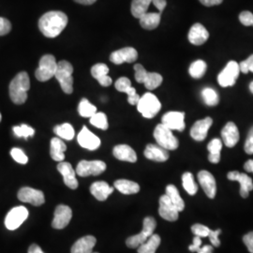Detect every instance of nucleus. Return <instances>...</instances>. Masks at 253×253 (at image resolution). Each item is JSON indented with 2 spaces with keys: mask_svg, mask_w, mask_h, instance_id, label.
I'll return each instance as SVG.
<instances>
[{
  "mask_svg": "<svg viewBox=\"0 0 253 253\" xmlns=\"http://www.w3.org/2000/svg\"><path fill=\"white\" fill-rule=\"evenodd\" d=\"M68 25V16L62 11H49L39 21L41 32L47 38L58 36Z\"/></svg>",
  "mask_w": 253,
  "mask_h": 253,
  "instance_id": "nucleus-1",
  "label": "nucleus"
},
{
  "mask_svg": "<svg viewBox=\"0 0 253 253\" xmlns=\"http://www.w3.org/2000/svg\"><path fill=\"white\" fill-rule=\"evenodd\" d=\"M30 88L29 76L26 72L18 73L9 84V97L15 104H23L27 100Z\"/></svg>",
  "mask_w": 253,
  "mask_h": 253,
  "instance_id": "nucleus-2",
  "label": "nucleus"
},
{
  "mask_svg": "<svg viewBox=\"0 0 253 253\" xmlns=\"http://www.w3.org/2000/svg\"><path fill=\"white\" fill-rule=\"evenodd\" d=\"M73 65L70 62L62 60L57 63V70L54 77L59 82L62 90L66 94H72L73 92Z\"/></svg>",
  "mask_w": 253,
  "mask_h": 253,
  "instance_id": "nucleus-3",
  "label": "nucleus"
},
{
  "mask_svg": "<svg viewBox=\"0 0 253 253\" xmlns=\"http://www.w3.org/2000/svg\"><path fill=\"white\" fill-rule=\"evenodd\" d=\"M137 109L145 118H153L162 109V104L159 99L152 93H145L140 97Z\"/></svg>",
  "mask_w": 253,
  "mask_h": 253,
  "instance_id": "nucleus-4",
  "label": "nucleus"
},
{
  "mask_svg": "<svg viewBox=\"0 0 253 253\" xmlns=\"http://www.w3.org/2000/svg\"><path fill=\"white\" fill-rule=\"evenodd\" d=\"M154 138L156 139L158 145L166 150H175L179 145L178 139L173 135L172 129L163 124H159L156 126L154 130Z\"/></svg>",
  "mask_w": 253,
  "mask_h": 253,
  "instance_id": "nucleus-5",
  "label": "nucleus"
},
{
  "mask_svg": "<svg viewBox=\"0 0 253 253\" xmlns=\"http://www.w3.org/2000/svg\"><path fill=\"white\" fill-rule=\"evenodd\" d=\"M135 80L139 84H144L148 90H154L163 83V76L157 73H147L141 64L134 66Z\"/></svg>",
  "mask_w": 253,
  "mask_h": 253,
  "instance_id": "nucleus-6",
  "label": "nucleus"
},
{
  "mask_svg": "<svg viewBox=\"0 0 253 253\" xmlns=\"http://www.w3.org/2000/svg\"><path fill=\"white\" fill-rule=\"evenodd\" d=\"M57 70V63L54 55L45 54L43 55L39 63L36 70V78L40 82H46L54 77Z\"/></svg>",
  "mask_w": 253,
  "mask_h": 253,
  "instance_id": "nucleus-7",
  "label": "nucleus"
},
{
  "mask_svg": "<svg viewBox=\"0 0 253 253\" xmlns=\"http://www.w3.org/2000/svg\"><path fill=\"white\" fill-rule=\"evenodd\" d=\"M156 226H157V223L154 217H145L144 219V225H143L142 232L138 235L128 237L126 241V246L130 249H136L140 245L145 243V241L153 235Z\"/></svg>",
  "mask_w": 253,
  "mask_h": 253,
  "instance_id": "nucleus-8",
  "label": "nucleus"
},
{
  "mask_svg": "<svg viewBox=\"0 0 253 253\" xmlns=\"http://www.w3.org/2000/svg\"><path fill=\"white\" fill-rule=\"evenodd\" d=\"M106 170V164L101 161H82L76 167V173L82 176L99 175Z\"/></svg>",
  "mask_w": 253,
  "mask_h": 253,
  "instance_id": "nucleus-9",
  "label": "nucleus"
},
{
  "mask_svg": "<svg viewBox=\"0 0 253 253\" xmlns=\"http://www.w3.org/2000/svg\"><path fill=\"white\" fill-rule=\"evenodd\" d=\"M239 64L235 61H230L222 70V72L218 74L217 82L223 87L233 86L239 76Z\"/></svg>",
  "mask_w": 253,
  "mask_h": 253,
  "instance_id": "nucleus-10",
  "label": "nucleus"
},
{
  "mask_svg": "<svg viewBox=\"0 0 253 253\" xmlns=\"http://www.w3.org/2000/svg\"><path fill=\"white\" fill-rule=\"evenodd\" d=\"M28 217V210L25 207L12 208L5 218V225L10 231L16 230Z\"/></svg>",
  "mask_w": 253,
  "mask_h": 253,
  "instance_id": "nucleus-11",
  "label": "nucleus"
},
{
  "mask_svg": "<svg viewBox=\"0 0 253 253\" xmlns=\"http://www.w3.org/2000/svg\"><path fill=\"white\" fill-rule=\"evenodd\" d=\"M18 199L23 203L30 204L34 207H40L45 203L44 194L42 190H35L32 188H22L19 190Z\"/></svg>",
  "mask_w": 253,
  "mask_h": 253,
  "instance_id": "nucleus-12",
  "label": "nucleus"
},
{
  "mask_svg": "<svg viewBox=\"0 0 253 253\" xmlns=\"http://www.w3.org/2000/svg\"><path fill=\"white\" fill-rule=\"evenodd\" d=\"M73 217V211L68 206L60 205L54 210V219L52 222V226L54 229L61 230L68 226L71 219Z\"/></svg>",
  "mask_w": 253,
  "mask_h": 253,
  "instance_id": "nucleus-13",
  "label": "nucleus"
},
{
  "mask_svg": "<svg viewBox=\"0 0 253 253\" xmlns=\"http://www.w3.org/2000/svg\"><path fill=\"white\" fill-rule=\"evenodd\" d=\"M162 124L172 130L183 131L185 129V113L183 112H169L162 118Z\"/></svg>",
  "mask_w": 253,
  "mask_h": 253,
  "instance_id": "nucleus-14",
  "label": "nucleus"
},
{
  "mask_svg": "<svg viewBox=\"0 0 253 253\" xmlns=\"http://www.w3.org/2000/svg\"><path fill=\"white\" fill-rule=\"evenodd\" d=\"M159 213L161 217L168 221H175L179 217V211L174 207V205L166 194H164L160 198Z\"/></svg>",
  "mask_w": 253,
  "mask_h": 253,
  "instance_id": "nucleus-15",
  "label": "nucleus"
},
{
  "mask_svg": "<svg viewBox=\"0 0 253 253\" xmlns=\"http://www.w3.org/2000/svg\"><path fill=\"white\" fill-rule=\"evenodd\" d=\"M229 180L237 181L240 183V195L243 198H248L250 191L253 190V179L246 173L233 171L227 174Z\"/></svg>",
  "mask_w": 253,
  "mask_h": 253,
  "instance_id": "nucleus-16",
  "label": "nucleus"
},
{
  "mask_svg": "<svg viewBox=\"0 0 253 253\" xmlns=\"http://www.w3.org/2000/svg\"><path fill=\"white\" fill-rule=\"evenodd\" d=\"M198 180L208 198L213 199L217 193V183L213 174L208 171H201L198 173Z\"/></svg>",
  "mask_w": 253,
  "mask_h": 253,
  "instance_id": "nucleus-17",
  "label": "nucleus"
},
{
  "mask_svg": "<svg viewBox=\"0 0 253 253\" xmlns=\"http://www.w3.org/2000/svg\"><path fill=\"white\" fill-rule=\"evenodd\" d=\"M138 58V53L134 48L132 47H126L122 48L120 50H118L114 53H112L110 55V60L111 62L117 65L123 64L124 62L126 63H132L136 61Z\"/></svg>",
  "mask_w": 253,
  "mask_h": 253,
  "instance_id": "nucleus-18",
  "label": "nucleus"
},
{
  "mask_svg": "<svg viewBox=\"0 0 253 253\" xmlns=\"http://www.w3.org/2000/svg\"><path fill=\"white\" fill-rule=\"evenodd\" d=\"M77 140L82 147L88 150H96L100 147V138L95 135L94 133H92L86 126H84L82 128L81 131L79 132L77 137Z\"/></svg>",
  "mask_w": 253,
  "mask_h": 253,
  "instance_id": "nucleus-19",
  "label": "nucleus"
},
{
  "mask_svg": "<svg viewBox=\"0 0 253 253\" xmlns=\"http://www.w3.org/2000/svg\"><path fill=\"white\" fill-rule=\"evenodd\" d=\"M117 90L125 92L127 95V101L131 105H136L140 100V96L136 93L135 88L131 86V82L126 77H120L115 84Z\"/></svg>",
  "mask_w": 253,
  "mask_h": 253,
  "instance_id": "nucleus-20",
  "label": "nucleus"
},
{
  "mask_svg": "<svg viewBox=\"0 0 253 253\" xmlns=\"http://www.w3.org/2000/svg\"><path fill=\"white\" fill-rule=\"evenodd\" d=\"M57 170L63 176L64 183L70 189L75 190L78 187V181L76 179V172L73 170L72 164L61 162L57 165Z\"/></svg>",
  "mask_w": 253,
  "mask_h": 253,
  "instance_id": "nucleus-21",
  "label": "nucleus"
},
{
  "mask_svg": "<svg viewBox=\"0 0 253 253\" xmlns=\"http://www.w3.org/2000/svg\"><path fill=\"white\" fill-rule=\"evenodd\" d=\"M213 124V120L211 118H206L203 120H199L195 122L190 129V136L195 141H204L208 136V130L210 126Z\"/></svg>",
  "mask_w": 253,
  "mask_h": 253,
  "instance_id": "nucleus-22",
  "label": "nucleus"
},
{
  "mask_svg": "<svg viewBox=\"0 0 253 253\" xmlns=\"http://www.w3.org/2000/svg\"><path fill=\"white\" fill-rule=\"evenodd\" d=\"M188 38L190 43H192L193 45H202L208 41L209 33L207 28L203 25L194 24L192 27H190Z\"/></svg>",
  "mask_w": 253,
  "mask_h": 253,
  "instance_id": "nucleus-23",
  "label": "nucleus"
},
{
  "mask_svg": "<svg viewBox=\"0 0 253 253\" xmlns=\"http://www.w3.org/2000/svg\"><path fill=\"white\" fill-rule=\"evenodd\" d=\"M221 137L227 147H234L239 141V130L234 122H228L221 130Z\"/></svg>",
  "mask_w": 253,
  "mask_h": 253,
  "instance_id": "nucleus-24",
  "label": "nucleus"
},
{
  "mask_svg": "<svg viewBox=\"0 0 253 253\" xmlns=\"http://www.w3.org/2000/svg\"><path fill=\"white\" fill-rule=\"evenodd\" d=\"M145 157L146 159L158 162V163H163L166 162L169 159V153L168 150L163 148L159 145H148L145 147Z\"/></svg>",
  "mask_w": 253,
  "mask_h": 253,
  "instance_id": "nucleus-25",
  "label": "nucleus"
},
{
  "mask_svg": "<svg viewBox=\"0 0 253 253\" xmlns=\"http://www.w3.org/2000/svg\"><path fill=\"white\" fill-rule=\"evenodd\" d=\"M108 73L109 68L106 64H96L91 69L92 76L102 86H109L112 84V78L109 76Z\"/></svg>",
  "mask_w": 253,
  "mask_h": 253,
  "instance_id": "nucleus-26",
  "label": "nucleus"
},
{
  "mask_svg": "<svg viewBox=\"0 0 253 253\" xmlns=\"http://www.w3.org/2000/svg\"><path fill=\"white\" fill-rule=\"evenodd\" d=\"M114 188L104 181H97L91 185V194L98 201H105L113 193Z\"/></svg>",
  "mask_w": 253,
  "mask_h": 253,
  "instance_id": "nucleus-27",
  "label": "nucleus"
},
{
  "mask_svg": "<svg viewBox=\"0 0 253 253\" xmlns=\"http://www.w3.org/2000/svg\"><path fill=\"white\" fill-rule=\"evenodd\" d=\"M96 238L92 235L84 236L77 240L71 250L72 253H92L96 245Z\"/></svg>",
  "mask_w": 253,
  "mask_h": 253,
  "instance_id": "nucleus-28",
  "label": "nucleus"
},
{
  "mask_svg": "<svg viewBox=\"0 0 253 253\" xmlns=\"http://www.w3.org/2000/svg\"><path fill=\"white\" fill-rule=\"evenodd\" d=\"M113 154L119 161L127 162V163H135L137 161L135 151L129 145H117L113 150Z\"/></svg>",
  "mask_w": 253,
  "mask_h": 253,
  "instance_id": "nucleus-29",
  "label": "nucleus"
},
{
  "mask_svg": "<svg viewBox=\"0 0 253 253\" xmlns=\"http://www.w3.org/2000/svg\"><path fill=\"white\" fill-rule=\"evenodd\" d=\"M67 150V145L59 138H53L51 140L50 154L52 159L55 162H64L65 160V151Z\"/></svg>",
  "mask_w": 253,
  "mask_h": 253,
  "instance_id": "nucleus-30",
  "label": "nucleus"
},
{
  "mask_svg": "<svg viewBox=\"0 0 253 253\" xmlns=\"http://www.w3.org/2000/svg\"><path fill=\"white\" fill-rule=\"evenodd\" d=\"M115 188L120 191L123 194L129 195V194H135L140 190V186L136 182L126 180V179H119L115 182L114 184Z\"/></svg>",
  "mask_w": 253,
  "mask_h": 253,
  "instance_id": "nucleus-31",
  "label": "nucleus"
},
{
  "mask_svg": "<svg viewBox=\"0 0 253 253\" xmlns=\"http://www.w3.org/2000/svg\"><path fill=\"white\" fill-rule=\"evenodd\" d=\"M139 19H140V24L143 28L147 30H152L159 27L161 23V13L146 12Z\"/></svg>",
  "mask_w": 253,
  "mask_h": 253,
  "instance_id": "nucleus-32",
  "label": "nucleus"
},
{
  "mask_svg": "<svg viewBox=\"0 0 253 253\" xmlns=\"http://www.w3.org/2000/svg\"><path fill=\"white\" fill-rule=\"evenodd\" d=\"M222 148V142L219 139H213L208 144V149L209 151L208 160L212 163H218L220 161V151Z\"/></svg>",
  "mask_w": 253,
  "mask_h": 253,
  "instance_id": "nucleus-33",
  "label": "nucleus"
},
{
  "mask_svg": "<svg viewBox=\"0 0 253 253\" xmlns=\"http://www.w3.org/2000/svg\"><path fill=\"white\" fill-rule=\"evenodd\" d=\"M161 244V237L159 235H151L145 243L140 245L138 249V253H156L157 249Z\"/></svg>",
  "mask_w": 253,
  "mask_h": 253,
  "instance_id": "nucleus-34",
  "label": "nucleus"
},
{
  "mask_svg": "<svg viewBox=\"0 0 253 253\" xmlns=\"http://www.w3.org/2000/svg\"><path fill=\"white\" fill-rule=\"evenodd\" d=\"M166 195L168 196V198L174 205V207L177 208V210L181 212L184 210L185 208V204L184 201L181 198L179 191L176 189L175 186L173 185H168L166 187Z\"/></svg>",
  "mask_w": 253,
  "mask_h": 253,
  "instance_id": "nucleus-35",
  "label": "nucleus"
},
{
  "mask_svg": "<svg viewBox=\"0 0 253 253\" xmlns=\"http://www.w3.org/2000/svg\"><path fill=\"white\" fill-rule=\"evenodd\" d=\"M152 3V0H132L131 2V14L135 18H140L147 12L149 5Z\"/></svg>",
  "mask_w": 253,
  "mask_h": 253,
  "instance_id": "nucleus-36",
  "label": "nucleus"
},
{
  "mask_svg": "<svg viewBox=\"0 0 253 253\" xmlns=\"http://www.w3.org/2000/svg\"><path fill=\"white\" fill-rule=\"evenodd\" d=\"M54 132L59 138L71 141L75 135V131L73 126L69 123H64L62 125L54 126Z\"/></svg>",
  "mask_w": 253,
  "mask_h": 253,
  "instance_id": "nucleus-37",
  "label": "nucleus"
},
{
  "mask_svg": "<svg viewBox=\"0 0 253 253\" xmlns=\"http://www.w3.org/2000/svg\"><path fill=\"white\" fill-rule=\"evenodd\" d=\"M207 69L208 65L204 60H196L190 65L189 73L192 78L200 79L205 75Z\"/></svg>",
  "mask_w": 253,
  "mask_h": 253,
  "instance_id": "nucleus-38",
  "label": "nucleus"
},
{
  "mask_svg": "<svg viewBox=\"0 0 253 253\" xmlns=\"http://www.w3.org/2000/svg\"><path fill=\"white\" fill-rule=\"evenodd\" d=\"M182 183H183L184 189L190 195H195L197 193L198 186L195 183L194 177L191 172H185L182 175Z\"/></svg>",
  "mask_w": 253,
  "mask_h": 253,
  "instance_id": "nucleus-39",
  "label": "nucleus"
},
{
  "mask_svg": "<svg viewBox=\"0 0 253 253\" xmlns=\"http://www.w3.org/2000/svg\"><path fill=\"white\" fill-rule=\"evenodd\" d=\"M202 97L205 103L208 106H216L218 104L219 98L217 95V91L214 90L213 88L207 87L202 91Z\"/></svg>",
  "mask_w": 253,
  "mask_h": 253,
  "instance_id": "nucleus-40",
  "label": "nucleus"
},
{
  "mask_svg": "<svg viewBox=\"0 0 253 253\" xmlns=\"http://www.w3.org/2000/svg\"><path fill=\"white\" fill-rule=\"evenodd\" d=\"M78 111L83 118H91L97 113V108L86 99H83L79 103Z\"/></svg>",
  "mask_w": 253,
  "mask_h": 253,
  "instance_id": "nucleus-41",
  "label": "nucleus"
},
{
  "mask_svg": "<svg viewBox=\"0 0 253 253\" xmlns=\"http://www.w3.org/2000/svg\"><path fill=\"white\" fill-rule=\"evenodd\" d=\"M90 123L94 126L100 129H107L108 128V121L107 117L104 113H96L90 118Z\"/></svg>",
  "mask_w": 253,
  "mask_h": 253,
  "instance_id": "nucleus-42",
  "label": "nucleus"
},
{
  "mask_svg": "<svg viewBox=\"0 0 253 253\" xmlns=\"http://www.w3.org/2000/svg\"><path fill=\"white\" fill-rule=\"evenodd\" d=\"M13 132L15 136L17 137H23V138H29V137H32L35 134V130L34 128H32L31 126H27L26 124H23L21 126H13Z\"/></svg>",
  "mask_w": 253,
  "mask_h": 253,
  "instance_id": "nucleus-43",
  "label": "nucleus"
},
{
  "mask_svg": "<svg viewBox=\"0 0 253 253\" xmlns=\"http://www.w3.org/2000/svg\"><path fill=\"white\" fill-rule=\"evenodd\" d=\"M10 155H11L12 159L16 163H20V164H27V162H28V158H27V155L22 149L17 148V147H14V148L11 149Z\"/></svg>",
  "mask_w": 253,
  "mask_h": 253,
  "instance_id": "nucleus-44",
  "label": "nucleus"
},
{
  "mask_svg": "<svg viewBox=\"0 0 253 253\" xmlns=\"http://www.w3.org/2000/svg\"><path fill=\"white\" fill-rule=\"evenodd\" d=\"M191 231L196 236L208 237L211 230L208 226L203 225V224H194L193 226L191 227Z\"/></svg>",
  "mask_w": 253,
  "mask_h": 253,
  "instance_id": "nucleus-45",
  "label": "nucleus"
},
{
  "mask_svg": "<svg viewBox=\"0 0 253 253\" xmlns=\"http://www.w3.org/2000/svg\"><path fill=\"white\" fill-rule=\"evenodd\" d=\"M240 73H248L250 72L253 73V54H252L248 59L239 63Z\"/></svg>",
  "mask_w": 253,
  "mask_h": 253,
  "instance_id": "nucleus-46",
  "label": "nucleus"
},
{
  "mask_svg": "<svg viewBox=\"0 0 253 253\" xmlns=\"http://www.w3.org/2000/svg\"><path fill=\"white\" fill-rule=\"evenodd\" d=\"M239 20L241 22L242 25H244L246 27H250L253 25V14L251 11L244 10L240 13L239 15Z\"/></svg>",
  "mask_w": 253,
  "mask_h": 253,
  "instance_id": "nucleus-47",
  "label": "nucleus"
},
{
  "mask_svg": "<svg viewBox=\"0 0 253 253\" xmlns=\"http://www.w3.org/2000/svg\"><path fill=\"white\" fill-rule=\"evenodd\" d=\"M245 152L249 155L253 154V126L251 127L244 146Z\"/></svg>",
  "mask_w": 253,
  "mask_h": 253,
  "instance_id": "nucleus-48",
  "label": "nucleus"
},
{
  "mask_svg": "<svg viewBox=\"0 0 253 253\" xmlns=\"http://www.w3.org/2000/svg\"><path fill=\"white\" fill-rule=\"evenodd\" d=\"M11 30V24L8 19L0 17V36L9 34Z\"/></svg>",
  "mask_w": 253,
  "mask_h": 253,
  "instance_id": "nucleus-49",
  "label": "nucleus"
},
{
  "mask_svg": "<svg viewBox=\"0 0 253 253\" xmlns=\"http://www.w3.org/2000/svg\"><path fill=\"white\" fill-rule=\"evenodd\" d=\"M220 233H221V231L219 229L217 230V231H212L211 230L210 233H209L208 237L210 238V241H211V243H212L214 247H219V245H220V241L218 239V235H219Z\"/></svg>",
  "mask_w": 253,
  "mask_h": 253,
  "instance_id": "nucleus-50",
  "label": "nucleus"
},
{
  "mask_svg": "<svg viewBox=\"0 0 253 253\" xmlns=\"http://www.w3.org/2000/svg\"><path fill=\"white\" fill-rule=\"evenodd\" d=\"M243 241H244L245 245L247 246L249 252L253 253V232H251V233L244 235Z\"/></svg>",
  "mask_w": 253,
  "mask_h": 253,
  "instance_id": "nucleus-51",
  "label": "nucleus"
},
{
  "mask_svg": "<svg viewBox=\"0 0 253 253\" xmlns=\"http://www.w3.org/2000/svg\"><path fill=\"white\" fill-rule=\"evenodd\" d=\"M201 245H202L201 237L195 235V237L193 239V244L190 245V247H189V250H190V252L197 253V251L201 248Z\"/></svg>",
  "mask_w": 253,
  "mask_h": 253,
  "instance_id": "nucleus-52",
  "label": "nucleus"
},
{
  "mask_svg": "<svg viewBox=\"0 0 253 253\" xmlns=\"http://www.w3.org/2000/svg\"><path fill=\"white\" fill-rule=\"evenodd\" d=\"M152 4H154V6L159 9L160 13H162L163 11V9H165L166 7V0H152Z\"/></svg>",
  "mask_w": 253,
  "mask_h": 253,
  "instance_id": "nucleus-53",
  "label": "nucleus"
},
{
  "mask_svg": "<svg viewBox=\"0 0 253 253\" xmlns=\"http://www.w3.org/2000/svg\"><path fill=\"white\" fill-rule=\"evenodd\" d=\"M199 1L207 7H212V6L219 5L223 0H199Z\"/></svg>",
  "mask_w": 253,
  "mask_h": 253,
  "instance_id": "nucleus-54",
  "label": "nucleus"
},
{
  "mask_svg": "<svg viewBox=\"0 0 253 253\" xmlns=\"http://www.w3.org/2000/svg\"><path fill=\"white\" fill-rule=\"evenodd\" d=\"M28 253H44L42 250L36 244H32L28 249Z\"/></svg>",
  "mask_w": 253,
  "mask_h": 253,
  "instance_id": "nucleus-55",
  "label": "nucleus"
},
{
  "mask_svg": "<svg viewBox=\"0 0 253 253\" xmlns=\"http://www.w3.org/2000/svg\"><path fill=\"white\" fill-rule=\"evenodd\" d=\"M197 253H213V247L208 246V245L201 247L199 250L197 251Z\"/></svg>",
  "mask_w": 253,
  "mask_h": 253,
  "instance_id": "nucleus-56",
  "label": "nucleus"
},
{
  "mask_svg": "<svg viewBox=\"0 0 253 253\" xmlns=\"http://www.w3.org/2000/svg\"><path fill=\"white\" fill-rule=\"evenodd\" d=\"M244 169L249 172H253V160H250L245 163Z\"/></svg>",
  "mask_w": 253,
  "mask_h": 253,
  "instance_id": "nucleus-57",
  "label": "nucleus"
},
{
  "mask_svg": "<svg viewBox=\"0 0 253 253\" xmlns=\"http://www.w3.org/2000/svg\"><path fill=\"white\" fill-rule=\"evenodd\" d=\"M74 1L83 5H91V4H94L97 0H74Z\"/></svg>",
  "mask_w": 253,
  "mask_h": 253,
  "instance_id": "nucleus-58",
  "label": "nucleus"
},
{
  "mask_svg": "<svg viewBox=\"0 0 253 253\" xmlns=\"http://www.w3.org/2000/svg\"><path fill=\"white\" fill-rule=\"evenodd\" d=\"M250 90H251V92L253 94V81L250 84Z\"/></svg>",
  "mask_w": 253,
  "mask_h": 253,
  "instance_id": "nucleus-59",
  "label": "nucleus"
},
{
  "mask_svg": "<svg viewBox=\"0 0 253 253\" xmlns=\"http://www.w3.org/2000/svg\"><path fill=\"white\" fill-rule=\"evenodd\" d=\"M1 119H2V116H1V114H0V121H1Z\"/></svg>",
  "mask_w": 253,
  "mask_h": 253,
  "instance_id": "nucleus-60",
  "label": "nucleus"
},
{
  "mask_svg": "<svg viewBox=\"0 0 253 253\" xmlns=\"http://www.w3.org/2000/svg\"></svg>",
  "mask_w": 253,
  "mask_h": 253,
  "instance_id": "nucleus-61",
  "label": "nucleus"
},
{
  "mask_svg": "<svg viewBox=\"0 0 253 253\" xmlns=\"http://www.w3.org/2000/svg\"></svg>",
  "mask_w": 253,
  "mask_h": 253,
  "instance_id": "nucleus-62",
  "label": "nucleus"
}]
</instances>
